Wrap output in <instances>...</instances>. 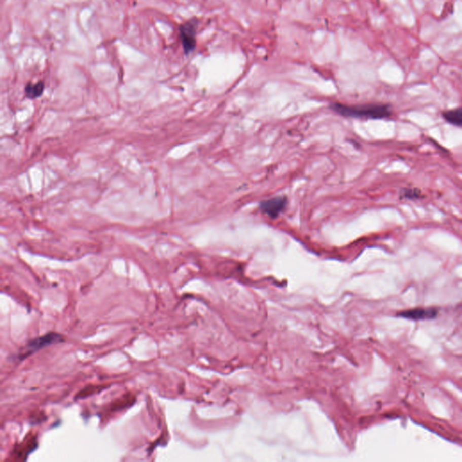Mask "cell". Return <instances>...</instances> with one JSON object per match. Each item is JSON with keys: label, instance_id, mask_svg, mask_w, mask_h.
Listing matches in <instances>:
<instances>
[{"label": "cell", "instance_id": "cell-4", "mask_svg": "<svg viewBox=\"0 0 462 462\" xmlns=\"http://www.w3.org/2000/svg\"><path fill=\"white\" fill-rule=\"evenodd\" d=\"M287 200L285 196H279L262 201L259 207L262 212L271 219H276L283 211L287 206Z\"/></svg>", "mask_w": 462, "mask_h": 462}, {"label": "cell", "instance_id": "cell-3", "mask_svg": "<svg viewBox=\"0 0 462 462\" xmlns=\"http://www.w3.org/2000/svg\"><path fill=\"white\" fill-rule=\"evenodd\" d=\"M62 337L55 332H50L45 335L38 337L37 339L29 341L28 344L25 346V350L23 354L19 355L20 360H24L25 358L33 354L34 352L38 351L39 349L45 348L46 346L53 345L62 341Z\"/></svg>", "mask_w": 462, "mask_h": 462}, {"label": "cell", "instance_id": "cell-2", "mask_svg": "<svg viewBox=\"0 0 462 462\" xmlns=\"http://www.w3.org/2000/svg\"><path fill=\"white\" fill-rule=\"evenodd\" d=\"M199 22L196 19L188 21L181 25L179 28L180 39L184 48V53L188 55L196 47L197 27Z\"/></svg>", "mask_w": 462, "mask_h": 462}, {"label": "cell", "instance_id": "cell-6", "mask_svg": "<svg viewBox=\"0 0 462 462\" xmlns=\"http://www.w3.org/2000/svg\"><path fill=\"white\" fill-rule=\"evenodd\" d=\"M442 116L446 122L455 127H462V106L443 111Z\"/></svg>", "mask_w": 462, "mask_h": 462}, {"label": "cell", "instance_id": "cell-8", "mask_svg": "<svg viewBox=\"0 0 462 462\" xmlns=\"http://www.w3.org/2000/svg\"><path fill=\"white\" fill-rule=\"evenodd\" d=\"M45 90L44 82H39L35 84L28 83L25 87V94L29 98H37L40 97Z\"/></svg>", "mask_w": 462, "mask_h": 462}, {"label": "cell", "instance_id": "cell-7", "mask_svg": "<svg viewBox=\"0 0 462 462\" xmlns=\"http://www.w3.org/2000/svg\"><path fill=\"white\" fill-rule=\"evenodd\" d=\"M424 195L422 194L421 190L418 188H404L400 192L399 198L401 200H408V201H417Z\"/></svg>", "mask_w": 462, "mask_h": 462}, {"label": "cell", "instance_id": "cell-5", "mask_svg": "<svg viewBox=\"0 0 462 462\" xmlns=\"http://www.w3.org/2000/svg\"><path fill=\"white\" fill-rule=\"evenodd\" d=\"M438 310L434 308H417L407 311H401L398 316H401L405 319H413V321H422V319H434L437 316Z\"/></svg>", "mask_w": 462, "mask_h": 462}, {"label": "cell", "instance_id": "cell-1", "mask_svg": "<svg viewBox=\"0 0 462 462\" xmlns=\"http://www.w3.org/2000/svg\"><path fill=\"white\" fill-rule=\"evenodd\" d=\"M331 109L336 113L350 118L382 119H388L393 115L392 108L387 104H368L348 106L341 103H332Z\"/></svg>", "mask_w": 462, "mask_h": 462}]
</instances>
